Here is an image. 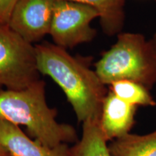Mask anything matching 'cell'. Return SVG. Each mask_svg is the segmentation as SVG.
I'll return each instance as SVG.
<instances>
[{
    "mask_svg": "<svg viewBox=\"0 0 156 156\" xmlns=\"http://www.w3.org/2000/svg\"><path fill=\"white\" fill-rule=\"evenodd\" d=\"M35 48L38 72L61 87L78 122L100 119L108 91L95 70L90 68V59L75 57L65 48L48 42Z\"/></svg>",
    "mask_w": 156,
    "mask_h": 156,
    "instance_id": "6da1fadb",
    "label": "cell"
},
{
    "mask_svg": "<svg viewBox=\"0 0 156 156\" xmlns=\"http://www.w3.org/2000/svg\"><path fill=\"white\" fill-rule=\"evenodd\" d=\"M45 87L39 80L22 90H0V118L25 126L30 138L47 147L76 143L75 129L56 121L57 111L48 106Z\"/></svg>",
    "mask_w": 156,
    "mask_h": 156,
    "instance_id": "7a4b0ae2",
    "label": "cell"
},
{
    "mask_svg": "<svg viewBox=\"0 0 156 156\" xmlns=\"http://www.w3.org/2000/svg\"><path fill=\"white\" fill-rule=\"evenodd\" d=\"M95 71L105 85L130 80L151 90L156 83V57L143 35L120 33L114 46L95 63Z\"/></svg>",
    "mask_w": 156,
    "mask_h": 156,
    "instance_id": "3957f363",
    "label": "cell"
},
{
    "mask_svg": "<svg viewBox=\"0 0 156 156\" xmlns=\"http://www.w3.org/2000/svg\"><path fill=\"white\" fill-rule=\"evenodd\" d=\"M40 80L35 46L0 27V87L22 90Z\"/></svg>",
    "mask_w": 156,
    "mask_h": 156,
    "instance_id": "277c9868",
    "label": "cell"
},
{
    "mask_svg": "<svg viewBox=\"0 0 156 156\" xmlns=\"http://www.w3.org/2000/svg\"><path fill=\"white\" fill-rule=\"evenodd\" d=\"M97 17L99 13L90 6L56 0L49 34L56 46L65 49L75 47L95 38L96 30L90 23Z\"/></svg>",
    "mask_w": 156,
    "mask_h": 156,
    "instance_id": "5b68a950",
    "label": "cell"
},
{
    "mask_svg": "<svg viewBox=\"0 0 156 156\" xmlns=\"http://www.w3.org/2000/svg\"><path fill=\"white\" fill-rule=\"evenodd\" d=\"M56 0H19L8 27L33 44L49 34Z\"/></svg>",
    "mask_w": 156,
    "mask_h": 156,
    "instance_id": "8992f818",
    "label": "cell"
},
{
    "mask_svg": "<svg viewBox=\"0 0 156 156\" xmlns=\"http://www.w3.org/2000/svg\"><path fill=\"white\" fill-rule=\"evenodd\" d=\"M0 143L11 156H70L68 144L50 147L30 138L19 126L0 118Z\"/></svg>",
    "mask_w": 156,
    "mask_h": 156,
    "instance_id": "52a82bcc",
    "label": "cell"
},
{
    "mask_svg": "<svg viewBox=\"0 0 156 156\" xmlns=\"http://www.w3.org/2000/svg\"><path fill=\"white\" fill-rule=\"evenodd\" d=\"M136 106L117 98L108 91L104 101L100 118V126L107 141L122 137L129 133L134 123Z\"/></svg>",
    "mask_w": 156,
    "mask_h": 156,
    "instance_id": "ba28073f",
    "label": "cell"
},
{
    "mask_svg": "<svg viewBox=\"0 0 156 156\" xmlns=\"http://www.w3.org/2000/svg\"><path fill=\"white\" fill-rule=\"evenodd\" d=\"M83 124L82 136L70 147V156H111L100 119H88Z\"/></svg>",
    "mask_w": 156,
    "mask_h": 156,
    "instance_id": "9c48e42d",
    "label": "cell"
},
{
    "mask_svg": "<svg viewBox=\"0 0 156 156\" xmlns=\"http://www.w3.org/2000/svg\"><path fill=\"white\" fill-rule=\"evenodd\" d=\"M89 5L99 13L101 28L108 36L119 34L125 20V0H68Z\"/></svg>",
    "mask_w": 156,
    "mask_h": 156,
    "instance_id": "30bf717a",
    "label": "cell"
},
{
    "mask_svg": "<svg viewBox=\"0 0 156 156\" xmlns=\"http://www.w3.org/2000/svg\"><path fill=\"white\" fill-rule=\"evenodd\" d=\"M111 156H156V131L145 135L129 133L108 144Z\"/></svg>",
    "mask_w": 156,
    "mask_h": 156,
    "instance_id": "8fae6325",
    "label": "cell"
},
{
    "mask_svg": "<svg viewBox=\"0 0 156 156\" xmlns=\"http://www.w3.org/2000/svg\"><path fill=\"white\" fill-rule=\"evenodd\" d=\"M110 91L117 98L132 106H154L156 102L150 93V90L130 80H120L111 84Z\"/></svg>",
    "mask_w": 156,
    "mask_h": 156,
    "instance_id": "7c38bea8",
    "label": "cell"
},
{
    "mask_svg": "<svg viewBox=\"0 0 156 156\" xmlns=\"http://www.w3.org/2000/svg\"><path fill=\"white\" fill-rule=\"evenodd\" d=\"M19 0H0V27L8 26L12 12Z\"/></svg>",
    "mask_w": 156,
    "mask_h": 156,
    "instance_id": "4fadbf2b",
    "label": "cell"
},
{
    "mask_svg": "<svg viewBox=\"0 0 156 156\" xmlns=\"http://www.w3.org/2000/svg\"><path fill=\"white\" fill-rule=\"evenodd\" d=\"M150 43H151V45L152 46V48H153L154 54H155L156 57V33L153 35V36L152 37L151 40H149Z\"/></svg>",
    "mask_w": 156,
    "mask_h": 156,
    "instance_id": "5bb4252c",
    "label": "cell"
},
{
    "mask_svg": "<svg viewBox=\"0 0 156 156\" xmlns=\"http://www.w3.org/2000/svg\"><path fill=\"white\" fill-rule=\"evenodd\" d=\"M0 156H11L9 153L5 150V148L3 147L0 143Z\"/></svg>",
    "mask_w": 156,
    "mask_h": 156,
    "instance_id": "9a60e30c",
    "label": "cell"
}]
</instances>
